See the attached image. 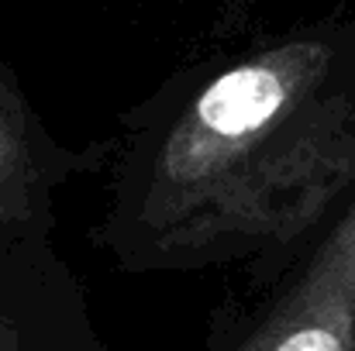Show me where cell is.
I'll return each instance as SVG.
<instances>
[{
  "label": "cell",
  "mask_w": 355,
  "mask_h": 351,
  "mask_svg": "<svg viewBox=\"0 0 355 351\" xmlns=\"http://www.w3.org/2000/svg\"><path fill=\"white\" fill-rule=\"evenodd\" d=\"M111 138L69 148L62 145L10 62L0 59V244L52 241L59 224V193L83 172L107 169Z\"/></svg>",
  "instance_id": "3957f363"
},
{
  "label": "cell",
  "mask_w": 355,
  "mask_h": 351,
  "mask_svg": "<svg viewBox=\"0 0 355 351\" xmlns=\"http://www.w3.org/2000/svg\"><path fill=\"white\" fill-rule=\"evenodd\" d=\"M207 351H355V190L286 262L214 310Z\"/></svg>",
  "instance_id": "7a4b0ae2"
},
{
  "label": "cell",
  "mask_w": 355,
  "mask_h": 351,
  "mask_svg": "<svg viewBox=\"0 0 355 351\" xmlns=\"http://www.w3.org/2000/svg\"><path fill=\"white\" fill-rule=\"evenodd\" d=\"M0 351H107L87 286L52 241L0 244Z\"/></svg>",
  "instance_id": "277c9868"
},
{
  "label": "cell",
  "mask_w": 355,
  "mask_h": 351,
  "mask_svg": "<svg viewBox=\"0 0 355 351\" xmlns=\"http://www.w3.org/2000/svg\"><path fill=\"white\" fill-rule=\"evenodd\" d=\"M355 190V14L197 55L121 114L97 248L131 276L286 262Z\"/></svg>",
  "instance_id": "6da1fadb"
}]
</instances>
